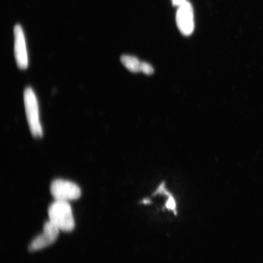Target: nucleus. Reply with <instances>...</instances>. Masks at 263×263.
Listing matches in <instances>:
<instances>
[{"mask_svg":"<svg viewBox=\"0 0 263 263\" xmlns=\"http://www.w3.org/2000/svg\"><path fill=\"white\" fill-rule=\"evenodd\" d=\"M49 221L60 231L70 232L74 229V220L71 206L68 202L55 200L48 209Z\"/></svg>","mask_w":263,"mask_h":263,"instance_id":"1","label":"nucleus"},{"mask_svg":"<svg viewBox=\"0 0 263 263\" xmlns=\"http://www.w3.org/2000/svg\"><path fill=\"white\" fill-rule=\"evenodd\" d=\"M24 103L26 118L32 136L34 138L42 137L43 130L39 120L37 100L31 87L26 88L24 91Z\"/></svg>","mask_w":263,"mask_h":263,"instance_id":"2","label":"nucleus"},{"mask_svg":"<svg viewBox=\"0 0 263 263\" xmlns=\"http://www.w3.org/2000/svg\"><path fill=\"white\" fill-rule=\"evenodd\" d=\"M50 192L55 200L69 202L81 196V190L77 184L70 181L57 179L51 184Z\"/></svg>","mask_w":263,"mask_h":263,"instance_id":"3","label":"nucleus"},{"mask_svg":"<svg viewBox=\"0 0 263 263\" xmlns=\"http://www.w3.org/2000/svg\"><path fill=\"white\" fill-rule=\"evenodd\" d=\"M176 23L179 31L184 35L192 34L195 29L193 8L189 2L179 6L176 13Z\"/></svg>","mask_w":263,"mask_h":263,"instance_id":"4","label":"nucleus"},{"mask_svg":"<svg viewBox=\"0 0 263 263\" xmlns=\"http://www.w3.org/2000/svg\"><path fill=\"white\" fill-rule=\"evenodd\" d=\"M59 231L60 230L53 223L49 221H47L45 223L44 230L41 234L32 240L29 246V251H39L53 244L58 237Z\"/></svg>","mask_w":263,"mask_h":263,"instance_id":"5","label":"nucleus"},{"mask_svg":"<svg viewBox=\"0 0 263 263\" xmlns=\"http://www.w3.org/2000/svg\"><path fill=\"white\" fill-rule=\"evenodd\" d=\"M14 37V53L16 64L20 69L25 70L28 68V58L24 32L20 25L15 26Z\"/></svg>","mask_w":263,"mask_h":263,"instance_id":"6","label":"nucleus"},{"mask_svg":"<svg viewBox=\"0 0 263 263\" xmlns=\"http://www.w3.org/2000/svg\"><path fill=\"white\" fill-rule=\"evenodd\" d=\"M121 63L133 73H139L141 72V62L136 57H132V55H123L120 59Z\"/></svg>","mask_w":263,"mask_h":263,"instance_id":"7","label":"nucleus"},{"mask_svg":"<svg viewBox=\"0 0 263 263\" xmlns=\"http://www.w3.org/2000/svg\"><path fill=\"white\" fill-rule=\"evenodd\" d=\"M154 68L153 66L147 62H141V72H143L144 74L151 75L154 73Z\"/></svg>","mask_w":263,"mask_h":263,"instance_id":"8","label":"nucleus"},{"mask_svg":"<svg viewBox=\"0 0 263 263\" xmlns=\"http://www.w3.org/2000/svg\"><path fill=\"white\" fill-rule=\"evenodd\" d=\"M172 1L173 6H177V7H179V6L187 2L186 0H172Z\"/></svg>","mask_w":263,"mask_h":263,"instance_id":"9","label":"nucleus"}]
</instances>
